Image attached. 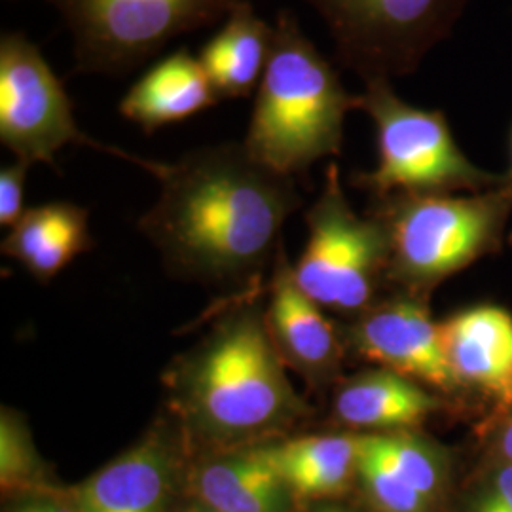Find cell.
Listing matches in <instances>:
<instances>
[{
    "label": "cell",
    "instance_id": "e0dca14e",
    "mask_svg": "<svg viewBox=\"0 0 512 512\" xmlns=\"http://www.w3.org/2000/svg\"><path fill=\"white\" fill-rule=\"evenodd\" d=\"M219 101L200 57L181 48L156 61L122 97L118 110L128 122L152 135L190 120Z\"/></svg>",
    "mask_w": 512,
    "mask_h": 512
},
{
    "label": "cell",
    "instance_id": "d4e9b609",
    "mask_svg": "<svg viewBox=\"0 0 512 512\" xmlns=\"http://www.w3.org/2000/svg\"><path fill=\"white\" fill-rule=\"evenodd\" d=\"M478 437L484 446V463H512V406L499 418L478 425Z\"/></svg>",
    "mask_w": 512,
    "mask_h": 512
},
{
    "label": "cell",
    "instance_id": "8fae6325",
    "mask_svg": "<svg viewBox=\"0 0 512 512\" xmlns=\"http://www.w3.org/2000/svg\"><path fill=\"white\" fill-rule=\"evenodd\" d=\"M190 450L164 410L147 433L71 490L80 512H167Z\"/></svg>",
    "mask_w": 512,
    "mask_h": 512
},
{
    "label": "cell",
    "instance_id": "30bf717a",
    "mask_svg": "<svg viewBox=\"0 0 512 512\" xmlns=\"http://www.w3.org/2000/svg\"><path fill=\"white\" fill-rule=\"evenodd\" d=\"M344 336L349 351L366 363L403 374L448 401L463 397L427 298L399 293L378 300L349 323Z\"/></svg>",
    "mask_w": 512,
    "mask_h": 512
},
{
    "label": "cell",
    "instance_id": "d6986e66",
    "mask_svg": "<svg viewBox=\"0 0 512 512\" xmlns=\"http://www.w3.org/2000/svg\"><path fill=\"white\" fill-rule=\"evenodd\" d=\"M274 42V25L256 14L249 0L238 2L219 31L200 50V61L222 99L255 95Z\"/></svg>",
    "mask_w": 512,
    "mask_h": 512
},
{
    "label": "cell",
    "instance_id": "3957f363",
    "mask_svg": "<svg viewBox=\"0 0 512 512\" xmlns=\"http://www.w3.org/2000/svg\"><path fill=\"white\" fill-rule=\"evenodd\" d=\"M359 103L361 95L348 92L296 14L281 10L243 145L256 162L294 179L319 160L342 154L346 118Z\"/></svg>",
    "mask_w": 512,
    "mask_h": 512
},
{
    "label": "cell",
    "instance_id": "ba28073f",
    "mask_svg": "<svg viewBox=\"0 0 512 512\" xmlns=\"http://www.w3.org/2000/svg\"><path fill=\"white\" fill-rule=\"evenodd\" d=\"M329 29L336 61L368 80L416 73L452 35L469 0H304Z\"/></svg>",
    "mask_w": 512,
    "mask_h": 512
},
{
    "label": "cell",
    "instance_id": "f1b7e54d",
    "mask_svg": "<svg viewBox=\"0 0 512 512\" xmlns=\"http://www.w3.org/2000/svg\"><path fill=\"white\" fill-rule=\"evenodd\" d=\"M10 512H14V511H10Z\"/></svg>",
    "mask_w": 512,
    "mask_h": 512
},
{
    "label": "cell",
    "instance_id": "2e32d148",
    "mask_svg": "<svg viewBox=\"0 0 512 512\" xmlns=\"http://www.w3.org/2000/svg\"><path fill=\"white\" fill-rule=\"evenodd\" d=\"M296 499L327 501L348 492L359 476L361 435L349 431L287 435L255 444Z\"/></svg>",
    "mask_w": 512,
    "mask_h": 512
},
{
    "label": "cell",
    "instance_id": "ffe728a7",
    "mask_svg": "<svg viewBox=\"0 0 512 512\" xmlns=\"http://www.w3.org/2000/svg\"><path fill=\"white\" fill-rule=\"evenodd\" d=\"M368 448L414 490L439 507L446 494L452 458L450 450L421 429L385 435H363Z\"/></svg>",
    "mask_w": 512,
    "mask_h": 512
},
{
    "label": "cell",
    "instance_id": "9c48e42d",
    "mask_svg": "<svg viewBox=\"0 0 512 512\" xmlns=\"http://www.w3.org/2000/svg\"><path fill=\"white\" fill-rule=\"evenodd\" d=\"M0 143L16 160L57 169V154L69 145L90 147L126 162L147 167L122 148L109 147L84 133L63 80L40 48L21 31L0 37Z\"/></svg>",
    "mask_w": 512,
    "mask_h": 512
},
{
    "label": "cell",
    "instance_id": "7a4b0ae2",
    "mask_svg": "<svg viewBox=\"0 0 512 512\" xmlns=\"http://www.w3.org/2000/svg\"><path fill=\"white\" fill-rule=\"evenodd\" d=\"M165 410L190 452L293 435L313 406L298 395L270 340L255 291L236 298L164 374Z\"/></svg>",
    "mask_w": 512,
    "mask_h": 512
},
{
    "label": "cell",
    "instance_id": "484cf974",
    "mask_svg": "<svg viewBox=\"0 0 512 512\" xmlns=\"http://www.w3.org/2000/svg\"><path fill=\"white\" fill-rule=\"evenodd\" d=\"M330 499H327L323 505H319V507H315L311 512H359L355 511V509H351V507H346V505H338V503H329Z\"/></svg>",
    "mask_w": 512,
    "mask_h": 512
},
{
    "label": "cell",
    "instance_id": "7c38bea8",
    "mask_svg": "<svg viewBox=\"0 0 512 512\" xmlns=\"http://www.w3.org/2000/svg\"><path fill=\"white\" fill-rule=\"evenodd\" d=\"M266 289V327L283 365L311 391L334 387L344 378L342 366L349 351L344 329L336 327L327 310L298 287L285 247L275 258Z\"/></svg>",
    "mask_w": 512,
    "mask_h": 512
},
{
    "label": "cell",
    "instance_id": "5b68a950",
    "mask_svg": "<svg viewBox=\"0 0 512 512\" xmlns=\"http://www.w3.org/2000/svg\"><path fill=\"white\" fill-rule=\"evenodd\" d=\"M359 110L372 120L378 162L351 177L376 202L391 196L484 192L505 175L473 164L459 148L442 110L421 109L401 99L391 80H368Z\"/></svg>",
    "mask_w": 512,
    "mask_h": 512
},
{
    "label": "cell",
    "instance_id": "7402d4cb",
    "mask_svg": "<svg viewBox=\"0 0 512 512\" xmlns=\"http://www.w3.org/2000/svg\"><path fill=\"white\" fill-rule=\"evenodd\" d=\"M368 503L376 512H435L437 507L404 482L387 463L378 458L361 435V459L357 476Z\"/></svg>",
    "mask_w": 512,
    "mask_h": 512
},
{
    "label": "cell",
    "instance_id": "5bb4252c",
    "mask_svg": "<svg viewBox=\"0 0 512 512\" xmlns=\"http://www.w3.org/2000/svg\"><path fill=\"white\" fill-rule=\"evenodd\" d=\"M450 401L387 368H366L332 387L330 416L340 431L385 435L423 429Z\"/></svg>",
    "mask_w": 512,
    "mask_h": 512
},
{
    "label": "cell",
    "instance_id": "4316f807",
    "mask_svg": "<svg viewBox=\"0 0 512 512\" xmlns=\"http://www.w3.org/2000/svg\"><path fill=\"white\" fill-rule=\"evenodd\" d=\"M509 150H511V162H509V171H507V175H505V183H507V186L511 188L512 192V129H511V143H509ZM511 241H512V234H511Z\"/></svg>",
    "mask_w": 512,
    "mask_h": 512
},
{
    "label": "cell",
    "instance_id": "83f0119b",
    "mask_svg": "<svg viewBox=\"0 0 512 512\" xmlns=\"http://www.w3.org/2000/svg\"><path fill=\"white\" fill-rule=\"evenodd\" d=\"M186 512H219L215 511V509H211V507H207V505H202V503H198L196 501V505H192V509Z\"/></svg>",
    "mask_w": 512,
    "mask_h": 512
},
{
    "label": "cell",
    "instance_id": "8992f818",
    "mask_svg": "<svg viewBox=\"0 0 512 512\" xmlns=\"http://www.w3.org/2000/svg\"><path fill=\"white\" fill-rule=\"evenodd\" d=\"M308 239L293 264L298 287L327 311L359 317L380 298L389 281V236L374 213L357 215L342 186L340 169L330 162L323 190L306 211Z\"/></svg>",
    "mask_w": 512,
    "mask_h": 512
},
{
    "label": "cell",
    "instance_id": "ac0fdd59",
    "mask_svg": "<svg viewBox=\"0 0 512 512\" xmlns=\"http://www.w3.org/2000/svg\"><path fill=\"white\" fill-rule=\"evenodd\" d=\"M92 249L90 213L71 202L29 207L2 241V253L40 283L52 281L76 256Z\"/></svg>",
    "mask_w": 512,
    "mask_h": 512
},
{
    "label": "cell",
    "instance_id": "44dd1931",
    "mask_svg": "<svg viewBox=\"0 0 512 512\" xmlns=\"http://www.w3.org/2000/svg\"><path fill=\"white\" fill-rule=\"evenodd\" d=\"M48 467L38 454L31 427L23 412L10 406L0 410V486L10 495L50 490Z\"/></svg>",
    "mask_w": 512,
    "mask_h": 512
},
{
    "label": "cell",
    "instance_id": "6da1fadb",
    "mask_svg": "<svg viewBox=\"0 0 512 512\" xmlns=\"http://www.w3.org/2000/svg\"><path fill=\"white\" fill-rule=\"evenodd\" d=\"M160 184L139 230L173 277L241 287L274 268L283 226L302 205L293 177L256 162L243 143L198 148L175 164L148 162Z\"/></svg>",
    "mask_w": 512,
    "mask_h": 512
},
{
    "label": "cell",
    "instance_id": "cb8c5ba5",
    "mask_svg": "<svg viewBox=\"0 0 512 512\" xmlns=\"http://www.w3.org/2000/svg\"><path fill=\"white\" fill-rule=\"evenodd\" d=\"M29 169L31 165L21 160L0 169V224L4 228H12L27 211L25 186Z\"/></svg>",
    "mask_w": 512,
    "mask_h": 512
},
{
    "label": "cell",
    "instance_id": "52a82bcc",
    "mask_svg": "<svg viewBox=\"0 0 512 512\" xmlns=\"http://www.w3.org/2000/svg\"><path fill=\"white\" fill-rule=\"evenodd\" d=\"M73 37L74 71L122 76L241 0H48Z\"/></svg>",
    "mask_w": 512,
    "mask_h": 512
},
{
    "label": "cell",
    "instance_id": "277c9868",
    "mask_svg": "<svg viewBox=\"0 0 512 512\" xmlns=\"http://www.w3.org/2000/svg\"><path fill=\"white\" fill-rule=\"evenodd\" d=\"M370 213L384 220L389 236V281L401 293L427 298L448 277L495 255L512 217L507 183L465 196H391Z\"/></svg>",
    "mask_w": 512,
    "mask_h": 512
},
{
    "label": "cell",
    "instance_id": "603a6c76",
    "mask_svg": "<svg viewBox=\"0 0 512 512\" xmlns=\"http://www.w3.org/2000/svg\"><path fill=\"white\" fill-rule=\"evenodd\" d=\"M461 512H512V463L486 465Z\"/></svg>",
    "mask_w": 512,
    "mask_h": 512
},
{
    "label": "cell",
    "instance_id": "4fadbf2b",
    "mask_svg": "<svg viewBox=\"0 0 512 512\" xmlns=\"http://www.w3.org/2000/svg\"><path fill=\"white\" fill-rule=\"evenodd\" d=\"M442 344L461 395L475 393L490 404L486 425L512 406V313L478 304L440 321Z\"/></svg>",
    "mask_w": 512,
    "mask_h": 512
},
{
    "label": "cell",
    "instance_id": "9a60e30c",
    "mask_svg": "<svg viewBox=\"0 0 512 512\" xmlns=\"http://www.w3.org/2000/svg\"><path fill=\"white\" fill-rule=\"evenodd\" d=\"M198 503L219 512H293V490L256 446L190 452Z\"/></svg>",
    "mask_w": 512,
    "mask_h": 512
}]
</instances>
